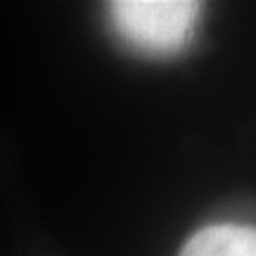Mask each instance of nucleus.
<instances>
[{
  "label": "nucleus",
  "instance_id": "obj_2",
  "mask_svg": "<svg viewBox=\"0 0 256 256\" xmlns=\"http://www.w3.org/2000/svg\"><path fill=\"white\" fill-rule=\"evenodd\" d=\"M180 256H256V228L209 226L185 242Z\"/></svg>",
  "mask_w": 256,
  "mask_h": 256
},
{
  "label": "nucleus",
  "instance_id": "obj_1",
  "mask_svg": "<svg viewBox=\"0 0 256 256\" xmlns=\"http://www.w3.org/2000/svg\"><path fill=\"white\" fill-rule=\"evenodd\" d=\"M200 5L183 0H126L112 2V17L121 34L150 52H171L185 46Z\"/></svg>",
  "mask_w": 256,
  "mask_h": 256
}]
</instances>
